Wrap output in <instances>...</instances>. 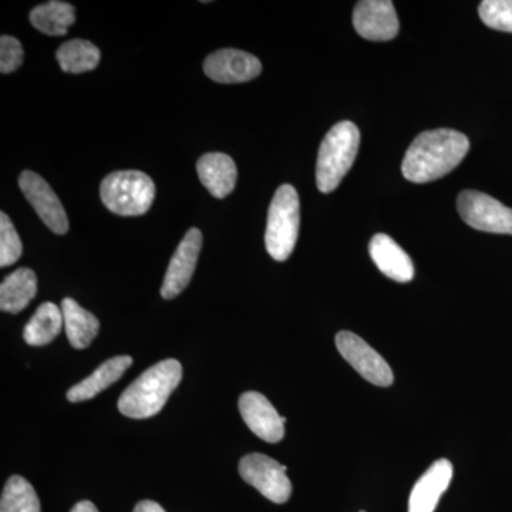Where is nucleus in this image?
Returning a JSON list of instances; mask_svg holds the SVG:
<instances>
[{
  "instance_id": "9",
  "label": "nucleus",
  "mask_w": 512,
  "mask_h": 512,
  "mask_svg": "<svg viewBox=\"0 0 512 512\" xmlns=\"http://www.w3.org/2000/svg\"><path fill=\"white\" fill-rule=\"evenodd\" d=\"M19 185L26 200L35 208L36 214L45 222L47 228L57 235H64L69 231V220L62 202L39 174L23 171L19 177Z\"/></svg>"
},
{
  "instance_id": "6",
  "label": "nucleus",
  "mask_w": 512,
  "mask_h": 512,
  "mask_svg": "<svg viewBox=\"0 0 512 512\" xmlns=\"http://www.w3.org/2000/svg\"><path fill=\"white\" fill-rule=\"evenodd\" d=\"M457 210L471 228L491 234L512 235V208L485 192L467 190L458 195Z\"/></svg>"
},
{
  "instance_id": "10",
  "label": "nucleus",
  "mask_w": 512,
  "mask_h": 512,
  "mask_svg": "<svg viewBox=\"0 0 512 512\" xmlns=\"http://www.w3.org/2000/svg\"><path fill=\"white\" fill-rule=\"evenodd\" d=\"M353 26L372 42H389L399 33L396 9L390 0H362L353 10Z\"/></svg>"
},
{
  "instance_id": "14",
  "label": "nucleus",
  "mask_w": 512,
  "mask_h": 512,
  "mask_svg": "<svg viewBox=\"0 0 512 512\" xmlns=\"http://www.w3.org/2000/svg\"><path fill=\"white\" fill-rule=\"evenodd\" d=\"M453 464L447 458L437 460L414 484L409 500V512H434L441 495L453 480Z\"/></svg>"
},
{
  "instance_id": "22",
  "label": "nucleus",
  "mask_w": 512,
  "mask_h": 512,
  "mask_svg": "<svg viewBox=\"0 0 512 512\" xmlns=\"http://www.w3.org/2000/svg\"><path fill=\"white\" fill-rule=\"evenodd\" d=\"M56 59L63 72L73 74L92 72L99 66L100 50L89 40L74 39L59 47Z\"/></svg>"
},
{
  "instance_id": "5",
  "label": "nucleus",
  "mask_w": 512,
  "mask_h": 512,
  "mask_svg": "<svg viewBox=\"0 0 512 512\" xmlns=\"http://www.w3.org/2000/svg\"><path fill=\"white\" fill-rule=\"evenodd\" d=\"M100 197L113 214L138 217L153 205L156 185L141 171H116L101 181Z\"/></svg>"
},
{
  "instance_id": "7",
  "label": "nucleus",
  "mask_w": 512,
  "mask_h": 512,
  "mask_svg": "<svg viewBox=\"0 0 512 512\" xmlns=\"http://www.w3.org/2000/svg\"><path fill=\"white\" fill-rule=\"evenodd\" d=\"M286 470V466L265 454H248L239 461L242 480L275 504H285L291 498L292 484Z\"/></svg>"
},
{
  "instance_id": "15",
  "label": "nucleus",
  "mask_w": 512,
  "mask_h": 512,
  "mask_svg": "<svg viewBox=\"0 0 512 512\" xmlns=\"http://www.w3.org/2000/svg\"><path fill=\"white\" fill-rule=\"evenodd\" d=\"M370 256L379 271L396 282H410L414 276V265L410 256L393 238L377 234L369 245Z\"/></svg>"
},
{
  "instance_id": "12",
  "label": "nucleus",
  "mask_w": 512,
  "mask_h": 512,
  "mask_svg": "<svg viewBox=\"0 0 512 512\" xmlns=\"http://www.w3.org/2000/svg\"><path fill=\"white\" fill-rule=\"evenodd\" d=\"M202 248V234L200 229H188L183 241L178 245L177 251L171 258L165 274L161 296L164 299H174L187 288L197 266L198 256Z\"/></svg>"
},
{
  "instance_id": "23",
  "label": "nucleus",
  "mask_w": 512,
  "mask_h": 512,
  "mask_svg": "<svg viewBox=\"0 0 512 512\" xmlns=\"http://www.w3.org/2000/svg\"><path fill=\"white\" fill-rule=\"evenodd\" d=\"M0 512H40L35 488L20 476L10 477L3 488Z\"/></svg>"
},
{
  "instance_id": "28",
  "label": "nucleus",
  "mask_w": 512,
  "mask_h": 512,
  "mask_svg": "<svg viewBox=\"0 0 512 512\" xmlns=\"http://www.w3.org/2000/svg\"><path fill=\"white\" fill-rule=\"evenodd\" d=\"M70 512H99V510L90 501H80V503L74 505L73 510Z\"/></svg>"
},
{
  "instance_id": "1",
  "label": "nucleus",
  "mask_w": 512,
  "mask_h": 512,
  "mask_svg": "<svg viewBox=\"0 0 512 512\" xmlns=\"http://www.w3.org/2000/svg\"><path fill=\"white\" fill-rule=\"evenodd\" d=\"M470 140L450 128L424 131L414 138L403 158L402 173L416 184L431 183L454 170L466 158Z\"/></svg>"
},
{
  "instance_id": "27",
  "label": "nucleus",
  "mask_w": 512,
  "mask_h": 512,
  "mask_svg": "<svg viewBox=\"0 0 512 512\" xmlns=\"http://www.w3.org/2000/svg\"><path fill=\"white\" fill-rule=\"evenodd\" d=\"M134 512H165V510L156 501L144 500L136 505Z\"/></svg>"
},
{
  "instance_id": "11",
  "label": "nucleus",
  "mask_w": 512,
  "mask_h": 512,
  "mask_svg": "<svg viewBox=\"0 0 512 512\" xmlns=\"http://www.w3.org/2000/svg\"><path fill=\"white\" fill-rule=\"evenodd\" d=\"M204 72L217 83H245L261 74L262 64L244 50L221 49L205 59Z\"/></svg>"
},
{
  "instance_id": "17",
  "label": "nucleus",
  "mask_w": 512,
  "mask_h": 512,
  "mask_svg": "<svg viewBox=\"0 0 512 512\" xmlns=\"http://www.w3.org/2000/svg\"><path fill=\"white\" fill-rule=\"evenodd\" d=\"M133 365V357L116 356L106 360L103 365L97 367L96 370L84 379L83 382L76 384L67 392V400L72 403L86 402L93 399L97 394L106 390L111 384L120 380L124 372Z\"/></svg>"
},
{
  "instance_id": "16",
  "label": "nucleus",
  "mask_w": 512,
  "mask_h": 512,
  "mask_svg": "<svg viewBox=\"0 0 512 512\" xmlns=\"http://www.w3.org/2000/svg\"><path fill=\"white\" fill-rule=\"evenodd\" d=\"M197 173L204 187L218 200L228 197L237 184V165L224 153L204 154L198 160Z\"/></svg>"
},
{
  "instance_id": "3",
  "label": "nucleus",
  "mask_w": 512,
  "mask_h": 512,
  "mask_svg": "<svg viewBox=\"0 0 512 512\" xmlns=\"http://www.w3.org/2000/svg\"><path fill=\"white\" fill-rule=\"evenodd\" d=\"M360 146V131L352 121L335 124L319 147L316 185L323 194L335 191L355 163Z\"/></svg>"
},
{
  "instance_id": "18",
  "label": "nucleus",
  "mask_w": 512,
  "mask_h": 512,
  "mask_svg": "<svg viewBox=\"0 0 512 512\" xmlns=\"http://www.w3.org/2000/svg\"><path fill=\"white\" fill-rule=\"evenodd\" d=\"M37 293V278L29 268H19L6 276L0 285V309L3 312H22Z\"/></svg>"
},
{
  "instance_id": "4",
  "label": "nucleus",
  "mask_w": 512,
  "mask_h": 512,
  "mask_svg": "<svg viewBox=\"0 0 512 512\" xmlns=\"http://www.w3.org/2000/svg\"><path fill=\"white\" fill-rule=\"evenodd\" d=\"M301 225V202L292 185L284 184L272 198L266 222L265 245L275 261H286L298 241Z\"/></svg>"
},
{
  "instance_id": "8",
  "label": "nucleus",
  "mask_w": 512,
  "mask_h": 512,
  "mask_svg": "<svg viewBox=\"0 0 512 512\" xmlns=\"http://www.w3.org/2000/svg\"><path fill=\"white\" fill-rule=\"evenodd\" d=\"M336 346L343 359L349 363L367 382L379 387L392 386L394 375L379 353L355 333L342 330L336 335Z\"/></svg>"
},
{
  "instance_id": "19",
  "label": "nucleus",
  "mask_w": 512,
  "mask_h": 512,
  "mask_svg": "<svg viewBox=\"0 0 512 512\" xmlns=\"http://www.w3.org/2000/svg\"><path fill=\"white\" fill-rule=\"evenodd\" d=\"M62 313L70 345L74 349H86L99 333V319L72 298L63 299Z\"/></svg>"
},
{
  "instance_id": "21",
  "label": "nucleus",
  "mask_w": 512,
  "mask_h": 512,
  "mask_svg": "<svg viewBox=\"0 0 512 512\" xmlns=\"http://www.w3.org/2000/svg\"><path fill=\"white\" fill-rule=\"evenodd\" d=\"M30 23L40 32L49 36H64L67 29L76 22V10L67 2L50 0L36 6L30 12Z\"/></svg>"
},
{
  "instance_id": "25",
  "label": "nucleus",
  "mask_w": 512,
  "mask_h": 512,
  "mask_svg": "<svg viewBox=\"0 0 512 512\" xmlns=\"http://www.w3.org/2000/svg\"><path fill=\"white\" fill-rule=\"evenodd\" d=\"M22 241L5 212L0 214V266L16 264L22 256Z\"/></svg>"
},
{
  "instance_id": "26",
  "label": "nucleus",
  "mask_w": 512,
  "mask_h": 512,
  "mask_svg": "<svg viewBox=\"0 0 512 512\" xmlns=\"http://www.w3.org/2000/svg\"><path fill=\"white\" fill-rule=\"evenodd\" d=\"M23 47L16 37L2 36L0 39V72L9 74L18 70L23 63Z\"/></svg>"
},
{
  "instance_id": "2",
  "label": "nucleus",
  "mask_w": 512,
  "mask_h": 512,
  "mask_svg": "<svg viewBox=\"0 0 512 512\" xmlns=\"http://www.w3.org/2000/svg\"><path fill=\"white\" fill-rule=\"evenodd\" d=\"M183 379V366L178 360H161L150 367L124 390L119 410L131 419H150L160 413Z\"/></svg>"
},
{
  "instance_id": "13",
  "label": "nucleus",
  "mask_w": 512,
  "mask_h": 512,
  "mask_svg": "<svg viewBox=\"0 0 512 512\" xmlns=\"http://www.w3.org/2000/svg\"><path fill=\"white\" fill-rule=\"evenodd\" d=\"M239 412L252 433L268 443H278L285 436V417L279 416L272 403L258 392L239 397Z\"/></svg>"
},
{
  "instance_id": "29",
  "label": "nucleus",
  "mask_w": 512,
  "mask_h": 512,
  "mask_svg": "<svg viewBox=\"0 0 512 512\" xmlns=\"http://www.w3.org/2000/svg\"><path fill=\"white\" fill-rule=\"evenodd\" d=\"M360 512H365V511H360Z\"/></svg>"
},
{
  "instance_id": "24",
  "label": "nucleus",
  "mask_w": 512,
  "mask_h": 512,
  "mask_svg": "<svg viewBox=\"0 0 512 512\" xmlns=\"http://www.w3.org/2000/svg\"><path fill=\"white\" fill-rule=\"evenodd\" d=\"M478 15L488 28L512 33V0H484L478 6Z\"/></svg>"
},
{
  "instance_id": "20",
  "label": "nucleus",
  "mask_w": 512,
  "mask_h": 512,
  "mask_svg": "<svg viewBox=\"0 0 512 512\" xmlns=\"http://www.w3.org/2000/svg\"><path fill=\"white\" fill-rule=\"evenodd\" d=\"M63 322L62 308L55 303L45 302L29 320L23 338L29 346L49 345L62 332Z\"/></svg>"
}]
</instances>
